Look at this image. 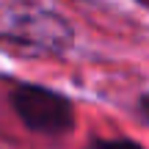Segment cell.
I'll return each instance as SVG.
<instances>
[{"mask_svg":"<svg viewBox=\"0 0 149 149\" xmlns=\"http://www.w3.org/2000/svg\"><path fill=\"white\" fill-rule=\"evenodd\" d=\"M8 102L31 133L61 138L74 130V105L66 94L39 83H14Z\"/></svg>","mask_w":149,"mask_h":149,"instance_id":"1","label":"cell"},{"mask_svg":"<svg viewBox=\"0 0 149 149\" xmlns=\"http://www.w3.org/2000/svg\"><path fill=\"white\" fill-rule=\"evenodd\" d=\"M88 149H144L133 138H91Z\"/></svg>","mask_w":149,"mask_h":149,"instance_id":"2","label":"cell"},{"mask_svg":"<svg viewBox=\"0 0 149 149\" xmlns=\"http://www.w3.org/2000/svg\"><path fill=\"white\" fill-rule=\"evenodd\" d=\"M138 105H141V113H144V116H146V122H149V91L141 97V102H138Z\"/></svg>","mask_w":149,"mask_h":149,"instance_id":"3","label":"cell"}]
</instances>
